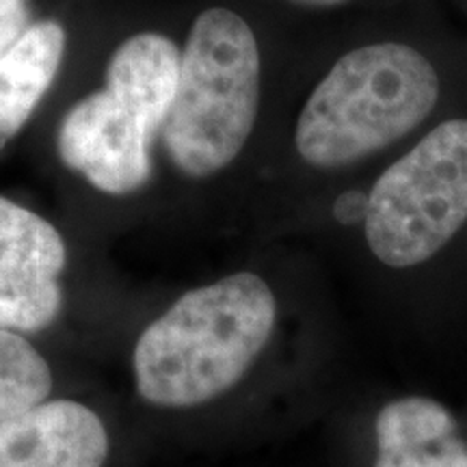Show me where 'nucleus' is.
<instances>
[{
	"instance_id": "obj_12",
	"label": "nucleus",
	"mask_w": 467,
	"mask_h": 467,
	"mask_svg": "<svg viewBox=\"0 0 467 467\" xmlns=\"http://www.w3.org/2000/svg\"><path fill=\"white\" fill-rule=\"evenodd\" d=\"M368 213V197L358 191H348L337 197L334 214L340 223H358L359 219H366Z\"/></svg>"
},
{
	"instance_id": "obj_5",
	"label": "nucleus",
	"mask_w": 467,
	"mask_h": 467,
	"mask_svg": "<svg viewBox=\"0 0 467 467\" xmlns=\"http://www.w3.org/2000/svg\"><path fill=\"white\" fill-rule=\"evenodd\" d=\"M167 113L119 85H104L74 104L57 134L63 165L109 195L139 191L151 175V141Z\"/></svg>"
},
{
	"instance_id": "obj_3",
	"label": "nucleus",
	"mask_w": 467,
	"mask_h": 467,
	"mask_svg": "<svg viewBox=\"0 0 467 467\" xmlns=\"http://www.w3.org/2000/svg\"><path fill=\"white\" fill-rule=\"evenodd\" d=\"M260 102V52L255 35L230 9L202 11L180 61V80L162 126L175 169L208 178L241 154Z\"/></svg>"
},
{
	"instance_id": "obj_13",
	"label": "nucleus",
	"mask_w": 467,
	"mask_h": 467,
	"mask_svg": "<svg viewBox=\"0 0 467 467\" xmlns=\"http://www.w3.org/2000/svg\"><path fill=\"white\" fill-rule=\"evenodd\" d=\"M301 5H309V7H336V5L347 3V0H296Z\"/></svg>"
},
{
	"instance_id": "obj_11",
	"label": "nucleus",
	"mask_w": 467,
	"mask_h": 467,
	"mask_svg": "<svg viewBox=\"0 0 467 467\" xmlns=\"http://www.w3.org/2000/svg\"><path fill=\"white\" fill-rule=\"evenodd\" d=\"M31 26V0H0V58Z\"/></svg>"
},
{
	"instance_id": "obj_1",
	"label": "nucleus",
	"mask_w": 467,
	"mask_h": 467,
	"mask_svg": "<svg viewBox=\"0 0 467 467\" xmlns=\"http://www.w3.org/2000/svg\"><path fill=\"white\" fill-rule=\"evenodd\" d=\"M275 320V295L255 273L186 292L139 336L132 353L139 396L165 409L219 399L254 366Z\"/></svg>"
},
{
	"instance_id": "obj_4",
	"label": "nucleus",
	"mask_w": 467,
	"mask_h": 467,
	"mask_svg": "<svg viewBox=\"0 0 467 467\" xmlns=\"http://www.w3.org/2000/svg\"><path fill=\"white\" fill-rule=\"evenodd\" d=\"M465 221L467 119H448L372 186L366 241L383 265L409 268L433 258Z\"/></svg>"
},
{
	"instance_id": "obj_9",
	"label": "nucleus",
	"mask_w": 467,
	"mask_h": 467,
	"mask_svg": "<svg viewBox=\"0 0 467 467\" xmlns=\"http://www.w3.org/2000/svg\"><path fill=\"white\" fill-rule=\"evenodd\" d=\"M66 55V28L55 20L28 26L0 58V151L22 130L55 83Z\"/></svg>"
},
{
	"instance_id": "obj_7",
	"label": "nucleus",
	"mask_w": 467,
	"mask_h": 467,
	"mask_svg": "<svg viewBox=\"0 0 467 467\" xmlns=\"http://www.w3.org/2000/svg\"><path fill=\"white\" fill-rule=\"evenodd\" d=\"M109 451L102 418L78 400H44L0 422V467H104Z\"/></svg>"
},
{
	"instance_id": "obj_8",
	"label": "nucleus",
	"mask_w": 467,
	"mask_h": 467,
	"mask_svg": "<svg viewBox=\"0 0 467 467\" xmlns=\"http://www.w3.org/2000/svg\"><path fill=\"white\" fill-rule=\"evenodd\" d=\"M375 440V467H467L457 420L424 396L388 402L377 416Z\"/></svg>"
},
{
	"instance_id": "obj_2",
	"label": "nucleus",
	"mask_w": 467,
	"mask_h": 467,
	"mask_svg": "<svg viewBox=\"0 0 467 467\" xmlns=\"http://www.w3.org/2000/svg\"><path fill=\"white\" fill-rule=\"evenodd\" d=\"M440 98V76L407 44H370L337 58L307 98L295 143L318 169L381 151L422 124Z\"/></svg>"
},
{
	"instance_id": "obj_6",
	"label": "nucleus",
	"mask_w": 467,
	"mask_h": 467,
	"mask_svg": "<svg viewBox=\"0 0 467 467\" xmlns=\"http://www.w3.org/2000/svg\"><path fill=\"white\" fill-rule=\"evenodd\" d=\"M66 262V243L55 225L0 197V329L35 334L55 323Z\"/></svg>"
},
{
	"instance_id": "obj_10",
	"label": "nucleus",
	"mask_w": 467,
	"mask_h": 467,
	"mask_svg": "<svg viewBox=\"0 0 467 467\" xmlns=\"http://www.w3.org/2000/svg\"><path fill=\"white\" fill-rule=\"evenodd\" d=\"M52 392L44 355L16 331L0 329V422L42 405Z\"/></svg>"
}]
</instances>
